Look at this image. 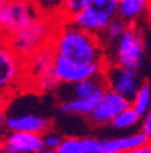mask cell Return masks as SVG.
Here are the masks:
<instances>
[{
	"mask_svg": "<svg viewBox=\"0 0 151 153\" xmlns=\"http://www.w3.org/2000/svg\"><path fill=\"white\" fill-rule=\"evenodd\" d=\"M117 1L119 0H85V7L113 18L117 14Z\"/></svg>",
	"mask_w": 151,
	"mask_h": 153,
	"instance_id": "7402d4cb",
	"label": "cell"
},
{
	"mask_svg": "<svg viewBox=\"0 0 151 153\" xmlns=\"http://www.w3.org/2000/svg\"><path fill=\"white\" fill-rule=\"evenodd\" d=\"M82 8H85V0H64L63 18H69Z\"/></svg>",
	"mask_w": 151,
	"mask_h": 153,
	"instance_id": "cb8c5ba5",
	"label": "cell"
},
{
	"mask_svg": "<svg viewBox=\"0 0 151 153\" xmlns=\"http://www.w3.org/2000/svg\"><path fill=\"white\" fill-rule=\"evenodd\" d=\"M140 118H142V116L129 105L124 111L117 114L113 118V120L110 122V124H112L114 128H119V130H127V128L135 127L136 124L139 123Z\"/></svg>",
	"mask_w": 151,
	"mask_h": 153,
	"instance_id": "ffe728a7",
	"label": "cell"
},
{
	"mask_svg": "<svg viewBox=\"0 0 151 153\" xmlns=\"http://www.w3.org/2000/svg\"><path fill=\"white\" fill-rule=\"evenodd\" d=\"M105 88L106 85H105L102 74L91 76V78H86V79L78 81L75 83H71V97L69 99H85L99 90H104Z\"/></svg>",
	"mask_w": 151,
	"mask_h": 153,
	"instance_id": "2e32d148",
	"label": "cell"
},
{
	"mask_svg": "<svg viewBox=\"0 0 151 153\" xmlns=\"http://www.w3.org/2000/svg\"><path fill=\"white\" fill-rule=\"evenodd\" d=\"M38 13L52 18H63L64 0H32Z\"/></svg>",
	"mask_w": 151,
	"mask_h": 153,
	"instance_id": "44dd1931",
	"label": "cell"
},
{
	"mask_svg": "<svg viewBox=\"0 0 151 153\" xmlns=\"http://www.w3.org/2000/svg\"><path fill=\"white\" fill-rule=\"evenodd\" d=\"M132 153H151V142H147L144 145H142V146H139Z\"/></svg>",
	"mask_w": 151,
	"mask_h": 153,
	"instance_id": "83f0119b",
	"label": "cell"
},
{
	"mask_svg": "<svg viewBox=\"0 0 151 153\" xmlns=\"http://www.w3.org/2000/svg\"><path fill=\"white\" fill-rule=\"evenodd\" d=\"M41 135H42V143H44V150H46V152H57L63 138L59 137L56 133H52L49 130L45 131Z\"/></svg>",
	"mask_w": 151,
	"mask_h": 153,
	"instance_id": "603a6c76",
	"label": "cell"
},
{
	"mask_svg": "<svg viewBox=\"0 0 151 153\" xmlns=\"http://www.w3.org/2000/svg\"><path fill=\"white\" fill-rule=\"evenodd\" d=\"M3 149L10 153L44 152L42 135L27 131H11L3 143Z\"/></svg>",
	"mask_w": 151,
	"mask_h": 153,
	"instance_id": "30bf717a",
	"label": "cell"
},
{
	"mask_svg": "<svg viewBox=\"0 0 151 153\" xmlns=\"http://www.w3.org/2000/svg\"><path fill=\"white\" fill-rule=\"evenodd\" d=\"M53 56L55 52L50 45L40 48L26 59V75L27 85L34 90L50 92L60 85L53 74Z\"/></svg>",
	"mask_w": 151,
	"mask_h": 153,
	"instance_id": "277c9868",
	"label": "cell"
},
{
	"mask_svg": "<svg viewBox=\"0 0 151 153\" xmlns=\"http://www.w3.org/2000/svg\"><path fill=\"white\" fill-rule=\"evenodd\" d=\"M10 99H11V96L7 94L6 92H3V90H0V108H6L7 104H8Z\"/></svg>",
	"mask_w": 151,
	"mask_h": 153,
	"instance_id": "4316f807",
	"label": "cell"
},
{
	"mask_svg": "<svg viewBox=\"0 0 151 153\" xmlns=\"http://www.w3.org/2000/svg\"><path fill=\"white\" fill-rule=\"evenodd\" d=\"M105 66L106 63H78L61 55L55 53L52 70L59 83L71 85L78 81L102 74Z\"/></svg>",
	"mask_w": 151,
	"mask_h": 153,
	"instance_id": "5b68a950",
	"label": "cell"
},
{
	"mask_svg": "<svg viewBox=\"0 0 151 153\" xmlns=\"http://www.w3.org/2000/svg\"><path fill=\"white\" fill-rule=\"evenodd\" d=\"M66 19L71 21L79 29L86 30L88 33H93V34H97V36L104 30L105 26L110 21L109 16L104 15V14H99L97 11H93V10L87 8V7L82 8L80 11L74 14L72 16L66 18Z\"/></svg>",
	"mask_w": 151,
	"mask_h": 153,
	"instance_id": "7c38bea8",
	"label": "cell"
},
{
	"mask_svg": "<svg viewBox=\"0 0 151 153\" xmlns=\"http://www.w3.org/2000/svg\"><path fill=\"white\" fill-rule=\"evenodd\" d=\"M7 6H8V0H0V36H3L4 23H6Z\"/></svg>",
	"mask_w": 151,
	"mask_h": 153,
	"instance_id": "484cf974",
	"label": "cell"
},
{
	"mask_svg": "<svg viewBox=\"0 0 151 153\" xmlns=\"http://www.w3.org/2000/svg\"><path fill=\"white\" fill-rule=\"evenodd\" d=\"M144 51L143 42L138 33L127 27L121 37L114 42V64L132 70H139L143 66Z\"/></svg>",
	"mask_w": 151,
	"mask_h": 153,
	"instance_id": "8992f818",
	"label": "cell"
},
{
	"mask_svg": "<svg viewBox=\"0 0 151 153\" xmlns=\"http://www.w3.org/2000/svg\"><path fill=\"white\" fill-rule=\"evenodd\" d=\"M106 89V88H105ZM104 89V90H105ZM104 90L85 97V99H67L59 105V112L64 115H78V116H90L93 109L95 108L98 100Z\"/></svg>",
	"mask_w": 151,
	"mask_h": 153,
	"instance_id": "5bb4252c",
	"label": "cell"
},
{
	"mask_svg": "<svg viewBox=\"0 0 151 153\" xmlns=\"http://www.w3.org/2000/svg\"><path fill=\"white\" fill-rule=\"evenodd\" d=\"M26 85V60L16 53L7 37L0 36V90L11 96Z\"/></svg>",
	"mask_w": 151,
	"mask_h": 153,
	"instance_id": "3957f363",
	"label": "cell"
},
{
	"mask_svg": "<svg viewBox=\"0 0 151 153\" xmlns=\"http://www.w3.org/2000/svg\"><path fill=\"white\" fill-rule=\"evenodd\" d=\"M4 122H6V114L3 108H0V128L4 126Z\"/></svg>",
	"mask_w": 151,
	"mask_h": 153,
	"instance_id": "f1b7e54d",
	"label": "cell"
},
{
	"mask_svg": "<svg viewBox=\"0 0 151 153\" xmlns=\"http://www.w3.org/2000/svg\"><path fill=\"white\" fill-rule=\"evenodd\" d=\"M127 27H128L127 22L120 16L116 15L113 18H110V21L105 26V29L98 34L101 42H102V47H109L110 44L114 45V42L121 37V34L127 30Z\"/></svg>",
	"mask_w": 151,
	"mask_h": 153,
	"instance_id": "ac0fdd59",
	"label": "cell"
},
{
	"mask_svg": "<svg viewBox=\"0 0 151 153\" xmlns=\"http://www.w3.org/2000/svg\"><path fill=\"white\" fill-rule=\"evenodd\" d=\"M59 18H52L46 15H37L32 22H29L18 32L7 37L11 47L23 59H27L40 48L49 45L56 30Z\"/></svg>",
	"mask_w": 151,
	"mask_h": 153,
	"instance_id": "7a4b0ae2",
	"label": "cell"
},
{
	"mask_svg": "<svg viewBox=\"0 0 151 153\" xmlns=\"http://www.w3.org/2000/svg\"><path fill=\"white\" fill-rule=\"evenodd\" d=\"M49 45L56 55L78 63H105L104 47L99 37L79 29L66 18L57 21Z\"/></svg>",
	"mask_w": 151,
	"mask_h": 153,
	"instance_id": "6da1fadb",
	"label": "cell"
},
{
	"mask_svg": "<svg viewBox=\"0 0 151 153\" xmlns=\"http://www.w3.org/2000/svg\"><path fill=\"white\" fill-rule=\"evenodd\" d=\"M37 15H40V13L32 0H8L3 37H8L18 32Z\"/></svg>",
	"mask_w": 151,
	"mask_h": 153,
	"instance_id": "9c48e42d",
	"label": "cell"
},
{
	"mask_svg": "<svg viewBox=\"0 0 151 153\" xmlns=\"http://www.w3.org/2000/svg\"><path fill=\"white\" fill-rule=\"evenodd\" d=\"M59 153H101V140L69 137L61 141Z\"/></svg>",
	"mask_w": 151,
	"mask_h": 153,
	"instance_id": "9a60e30c",
	"label": "cell"
},
{
	"mask_svg": "<svg viewBox=\"0 0 151 153\" xmlns=\"http://www.w3.org/2000/svg\"><path fill=\"white\" fill-rule=\"evenodd\" d=\"M104 79L106 88L114 90L116 93L124 96L129 101L136 94L139 86L142 85V81L139 78L138 70L127 68L117 64H106L104 68Z\"/></svg>",
	"mask_w": 151,
	"mask_h": 153,
	"instance_id": "52a82bcc",
	"label": "cell"
},
{
	"mask_svg": "<svg viewBox=\"0 0 151 153\" xmlns=\"http://www.w3.org/2000/svg\"><path fill=\"white\" fill-rule=\"evenodd\" d=\"M150 142V138L143 131L135 133L128 137L110 138L101 140V153H121V152H133L139 146Z\"/></svg>",
	"mask_w": 151,
	"mask_h": 153,
	"instance_id": "4fadbf2b",
	"label": "cell"
},
{
	"mask_svg": "<svg viewBox=\"0 0 151 153\" xmlns=\"http://www.w3.org/2000/svg\"><path fill=\"white\" fill-rule=\"evenodd\" d=\"M142 131L151 140V107L147 109L144 115H143V122H142Z\"/></svg>",
	"mask_w": 151,
	"mask_h": 153,
	"instance_id": "d4e9b609",
	"label": "cell"
},
{
	"mask_svg": "<svg viewBox=\"0 0 151 153\" xmlns=\"http://www.w3.org/2000/svg\"><path fill=\"white\" fill-rule=\"evenodd\" d=\"M4 126L10 131H27V133L44 134L49 130V120L44 116L35 114H23L14 115V116H6Z\"/></svg>",
	"mask_w": 151,
	"mask_h": 153,
	"instance_id": "8fae6325",
	"label": "cell"
},
{
	"mask_svg": "<svg viewBox=\"0 0 151 153\" xmlns=\"http://www.w3.org/2000/svg\"><path fill=\"white\" fill-rule=\"evenodd\" d=\"M131 107L140 116H143L151 107V85L148 82H142V85L139 86L136 94L131 100Z\"/></svg>",
	"mask_w": 151,
	"mask_h": 153,
	"instance_id": "d6986e66",
	"label": "cell"
},
{
	"mask_svg": "<svg viewBox=\"0 0 151 153\" xmlns=\"http://www.w3.org/2000/svg\"><path fill=\"white\" fill-rule=\"evenodd\" d=\"M129 105H131V101L128 99L106 88L102 92L95 108L93 109L88 118L95 124H108L113 120L117 114L124 111Z\"/></svg>",
	"mask_w": 151,
	"mask_h": 153,
	"instance_id": "ba28073f",
	"label": "cell"
},
{
	"mask_svg": "<svg viewBox=\"0 0 151 153\" xmlns=\"http://www.w3.org/2000/svg\"><path fill=\"white\" fill-rule=\"evenodd\" d=\"M148 3L150 0H119L116 15L128 23L142 15L147 10Z\"/></svg>",
	"mask_w": 151,
	"mask_h": 153,
	"instance_id": "e0dca14e",
	"label": "cell"
}]
</instances>
